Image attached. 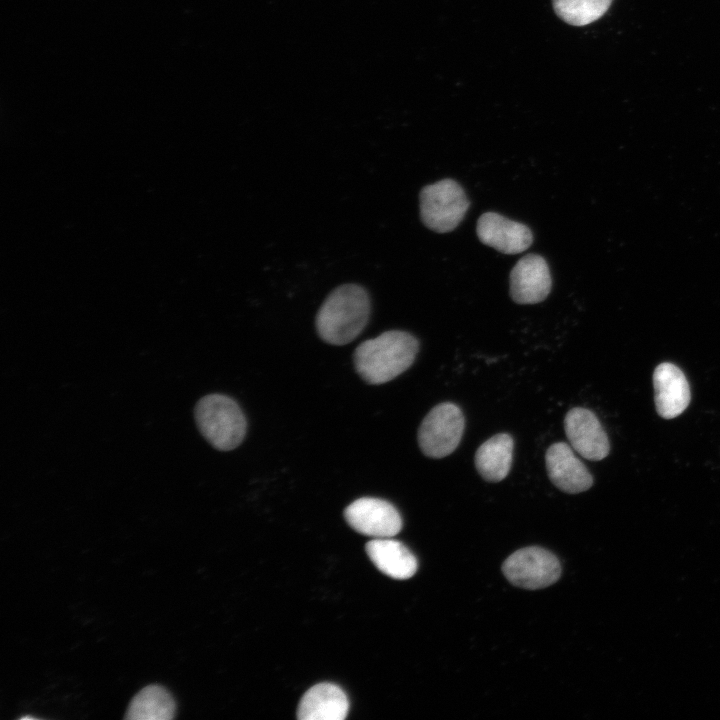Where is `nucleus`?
Wrapping results in <instances>:
<instances>
[{"label":"nucleus","mask_w":720,"mask_h":720,"mask_svg":"<svg viewBox=\"0 0 720 720\" xmlns=\"http://www.w3.org/2000/svg\"><path fill=\"white\" fill-rule=\"evenodd\" d=\"M176 704L163 686L152 684L141 689L131 700L125 719L170 720L175 716Z\"/></svg>","instance_id":"16"},{"label":"nucleus","mask_w":720,"mask_h":720,"mask_svg":"<svg viewBox=\"0 0 720 720\" xmlns=\"http://www.w3.org/2000/svg\"><path fill=\"white\" fill-rule=\"evenodd\" d=\"M545 463L551 482L563 492L577 494L593 485L589 470L565 442H556L547 449Z\"/></svg>","instance_id":"11"},{"label":"nucleus","mask_w":720,"mask_h":720,"mask_svg":"<svg viewBox=\"0 0 720 720\" xmlns=\"http://www.w3.org/2000/svg\"><path fill=\"white\" fill-rule=\"evenodd\" d=\"M194 416L202 436L217 450H233L245 437V416L238 404L226 395L204 396L197 402Z\"/></svg>","instance_id":"3"},{"label":"nucleus","mask_w":720,"mask_h":720,"mask_svg":"<svg viewBox=\"0 0 720 720\" xmlns=\"http://www.w3.org/2000/svg\"><path fill=\"white\" fill-rule=\"evenodd\" d=\"M514 442L507 433H499L486 440L476 451L475 466L488 482H499L509 473L513 460Z\"/></svg>","instance_id":"15"},{"label":"nucleus","mask_w":720,"mask_h":720,"mask_svg":"<svg viewBox=\"0 0 720 720\" xmlns=\"http://www.w3.org/2000/svg\"><path fill=\"white\" fill-rule=\"evenodd\" d=\"M552 279L546 260L538 254L523 256L510 273V296L518 304L544 301L551 291Z\"/></svg>","instance_id":"9"},{"label":"nucleus","mask_w":720,"mask_h":720,"mask_svg":"<svg viewBox=\"0 0 720 720\" xmlns=\"http://www.w3.org/2000/svg\"><path fill=\"white\" fill-rule=\"evenodd\" d=\"M419 344L408 332L391 330L362 342L354 352V365L369 384L386 383L414 362Z\"/></svg>","instance_id":"1"},{"label":"nucleus","mask_w":720,"mask_h":720,"mask_svg":"<svg viewBox=\"0 0 720 720\" xmlns=\"http://www.w3.org/2000/svg\"><path fill=\"white\" fill-rule=\"evenodd\" d=\"M419 203L422 223L437 233L454 230L470 206L465 191L452 179L424 186L419 194Z\"/></svg>","instance_id":"4"},{"label":"nucleus","mask_w":720,"mask_h":720,"mask_svg":"<svg viewBox=\"0 0 720 720\" xmlns=\"http://www.w3.org/2000/svg\"><path fill=\"white\" fill-rule=\"evenodd\" d=\"M344 517L354 530L374 538H390L402 528L398 510L379 498L363 497L355 500L345 509Z\"/></svg>","instance_id":"7"},{"label":"nucleus","mask_w":720,"mask_h":720,"mask_svg":"<svg viewBox=\"0 0 720 720\" xmlns=\"http://www.w3.org/2000/svg\"><path fill=\"white\" fill-rule=\"evenodd\" d=\"M370 315V299L366 290L356 284L334 289L316 315V329L322 340L332 345H345L365 328Z\"/></svg>","instance_id":"2"},{"label":"nucleus","mask_w":720,"mask_h":720,"mask_svg":"<svg viewBox=\"0 0 720 720\" xmlns=\"http://www.w3.org/2000/svg\"><path fill=\"white\" fill-rule=\"evenodd\" d=\"M502 571L513 585L524 589H541L554 584L561 575L557 557L541 547H526L511 554Z\"/></svg>","instance_id":"6"},{"label":"nucleus","mask_w":720,"mask_h":720,"mask_svg":"<svg viewBox=\"0 0 720 720\" xmlns=\"http://www.w3.org/2000/svg\"><path fill=\"white\" fill-rule=\"evenodd\" d=\"M366 552L374 565L391 578L405 580L417 571L416 557L403 543L391 537L370 540Z\"/></svg>","instance_id":"14"},{"label":"nucleus","mask_w":720,"mask_h":720,"mask_svg":"<svg viewBox=\"0 0 720 720\" xmlns=\"http://www.w3.org/2000/svg\"><path fill=\"white\" fill-rule=\"evenodd\" d=\"M656 411L664 419H672L684 412L691 399L686 376L676 365L664 362L653 373Z\"/></svg>","instance_id":"12"},{"label":"nucleus","mask_w":720,"mask_h":720,"mask_svg":"<svg viewBox=\"0 0 720 720\" xmlns=\"http://www.w3.org/2000/svg\"><path fill=\"white\" fill-rule=\"evenodd\" d=\"M570 446L591 461L604 459L610 451L608 436L597 416L587 408L574 407L564 419Z\"/></svg>","instance_id":"8"},{"label":"nucleus","mask_w":720,"mask_h":720,"mask_svg":"<svg viewBox=\"0 0 720 720\" xmlns=\"http://www.w3.org/2000/svg\"><path fill=\"white\" fill-rule=\"evenodd\" d=\"M476 232L483 244L508 255L525 251L533 242V234L526 225L495 212L479 217Z\"/></svg>","instance_id":"10"},{"label":"nucleus","mask_w":720,"mask_h":720,"mask_svg":"<svg viewBox=\"0 0 720 720\" xmlns=\"http://www.w3.org/2000/svg\"><path fill=\"white\" fill-rule=\"evenodd\" d=\"M464 428L461 409L451 402L440 403L430 410L419 427V447L427 457H446L458 447Z\"/></svg>","instance_id":"5"},{"label":"nucleus","mask_w":720,"mask_h":720,"mask_svg":"<svg viewBox=\"0 0 720 720\" xmlns=\"http://www.w3.org/2000/svg\"><path fill=\"white\" fill-rule=\"evenodd\" d=\"M349 711L345 692L332 683H319L301 698L297 717L300 720H343Z\"/></svg>","instance_id":"13"},{"label":"nucleus","mask_w":720,"mask_h":720,"mask_svg":"<svg viewBox=\"0 0 720 720\" xmlns=\"http://www.w3.org/2000/svg\"><path fill=\"white\" fill-rule=\"evenodd\" d=\"M612 0H552L554 10L564 22L584 26L598 20Z\"/></svg>","instance_id":"17"}]
</instances>
